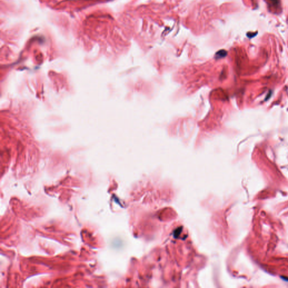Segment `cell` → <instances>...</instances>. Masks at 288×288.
Instances as JSON below:
<instances>
[{"mask_svg": "<svg viewBox=\"0 0 288 288\" xmlns=\"http://www.w3.org/2000/svg\"><path fill=\"white\" fill-rule=\"evenodd\" d=\"M227 55V52L225 50H221L218 51V53L216 54V56L217 58H221L225 57Z\"/></svg>", "mask_w": 288, "mask_h": 288, "instance_id": "1", "label": "cell"}, {"mask_svg": "<svg viewBox=\"0 0 288 288\" xmlns=\"http://www.w3.org/2000/svg\"><path fill=\"white\" fill-rule=\"evenodd\" d=\"M271 1H272L273 2H278V0H271Z\"/></svg>", "mask_w": 288, "mask_h": 288, "instance_id": "2", "label": "cell"}]
</instances>
